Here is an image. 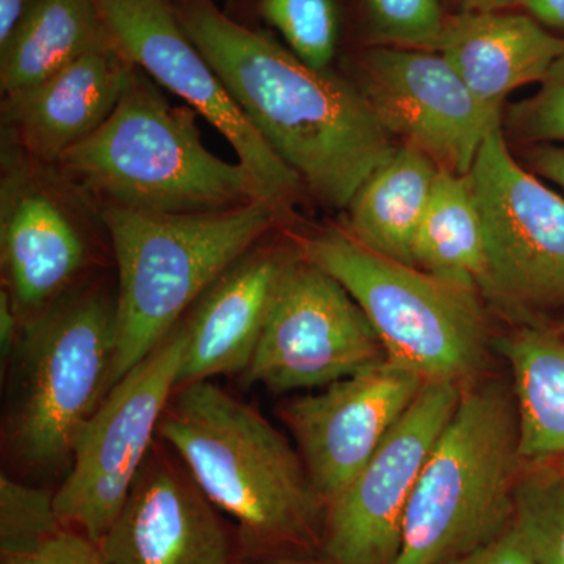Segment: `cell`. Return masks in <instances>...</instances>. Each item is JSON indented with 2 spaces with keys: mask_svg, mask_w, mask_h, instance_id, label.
Instances as JSON below:
<instances>
[{
  "mask_svg": "<svg viewBox=\"0 0 564 564\" xmlns=\"http://www.w3.org/2000/svg\"><path fill=\"white\" fill-rule=\"evenodd\" d=\"M182 28L212 68L318 202L344 209L395 148L358 87L311 68L261 32L226 17L212 0H181Z\"/></svg>",
  "mask_w": 564,
  "mask_h": 564,
  "instance_id": "obj_1",
  "label": "cell"
},
{
  "mask_svg": "<svg viewBox=\"0 0 564 564\" xmlns=\"http://www.w3.org/2000/svg\"><path fill=\"white\" fill-rule=\"evenodd\" d=\"M198 117L133 66L109 120L54 169L98 207L206 214L273 202L247 166L204 147Z\"/></svg>",
  "mask_w": 564,
  "mask_h": 564,
  "instance_id": "obj_2",
  "label": "cell"
},
{
  "mask_svg": "<svg viewBox=\"0 0 564 564\" xmlns=\"http://www.w3.org/2000/svg\"><path fill=\"white\" fill-rule=\"evenodd\" d=\"M159 434L248 544H322L325 505L302 455L250 404L210 381L180 386Z\"/></svg>",
  "mask_w": 564,
  "mask_h": 564,
  "instance_id": "obj_3",
  "label": "cell"
},
{
  "mask_svg": "<svg viewBox=\"0 0 564 564\" xmlns=\"http://www.w3.org/2000/svg\"><path fill=\"white\" fill-rule=\"evenodd\" d=\"M285 212L288 207L273 202L206 214L98 207L118 267L109 391L173 332L229 267L280 225Z\"/></svg>",
  "mask_w": 564,
  "mask_h": 564,
  "instance_id": "obj_4",
  "label": "cell"
},
{
  "mask_svg": "<svg viewBox=\"0 0 564 564\" xmlns=\"http://www.w3.org/2000/svg\"><path fill=\"white\" fill-rule=\"evenodd\" d=\"M525 464L510 381L463 386L411 496L395 564H444L502 536Z\"/></svg>",
  "mask_w": 564,
  "mask_h": 564,
  "instance_id": "obj_5",
  "label": "cell"
},
{
  "mask_svg": "<svg viewBox=\"0 0 564 564\" xmlns=\"http://www.w3.org/2000/svg\"><path fill=\"white\" fill-rule=\"evenodd\" d=\"M295 248L347 289L372 323L389 362L426 383L466 386L488 372L496 339L480 292L383 258L345 229L295 237Z\"/></svg>",
  "mask_w": 564,
  "mask_h": 564,
  "instance_id": "obj_6",
  "label": "cell"
},
{
  "mask_svg": "<svg viewBox=\"0 0 564 564\" xmlns=\"http://www.w3.org/2000/svg\"><path fill=\"white\" fill-rule=\"evenodd\" d=\"M117 300L99 289L62 296L21 323L9 411L21 462L52 469L73 459L85 425L109 392Z\"/></svg>",
  "mask_w": 564,
  "mask_h": 564,
  "instance_id": "obj_7",
  "label": "cell"
},
{
  "mask_svg": "<svg viewBox=\"0 0 564 564\" xmlns=\"http://www.w3.org/2000/svg\"><path fill=\"white\" fill-rule=\"evenodd\" d=\"M469 177L485 231L481 299L518 325H558L564 199L516 161L502 126L486 137Z\"/></svg>",
  "mask_w": 564,
  "mask_h": 564,
  "instance_id": "obj_8",
  "label": "cell"
},
{
  "mask_svg": "<svg viewBox=\"0 0 564 564\" xmlns=\"http://www.w3.org/2000/svg\"><path fill=\"white\" fill-rule=\"evenodd\" d=\"M185 337L181 323L104 397L74 447L70 470L54 494L63 524L93 543L118 518L177 389Z\"/></svg>",
  "mask_w": 564,
  "mask_h": 564,
  "instance_id": "obj_9",
  "label": "cell"
},
{
  "mask_svg": "<svg viewBox=\"0 0 564 564\" xmlns=\"http://www.w3.org/2000/svg\"><path fill=\"white\" fill-rule=\"evenodd\" d=\"M384 361L383 344L361 306L296 250L243 373L247 380L274 393L325 388Z\"/></svg>",
  "mask_w": 564,
  "mask_h": 564,
  "instance_id": "obj_10",
  "label": "cell"
},
{
  "mask_svg": "<svg viewBox=\"0 0 564 564\" xmlns=\"http://www.w3.org/2000/svg\"><path fill=\"white\" fill-rule=\"evenodd\" d=\"M96 6L111 44L124 58L209 121L270 198L289 209L303 181L240 109L169 0H96Z\"/></svg>",
  "mask_w": 564,
  "mask_h": 564,
  "instance_id": "obj_11",
  "label": "cell"
},
{
  "mask_svg": "<svg viewBox=\"0 0 564 564\" xmlns=\"http://www.w3.org/2000/svg\"><path fill=\"white\" fill-rule=\"evenodd\" d=\"M463 386L430 381L361 473L325 507L322 547L332 564H395L404 516Z\"/></svg>",
  "mask_w": 564,
  "mask_h": 564,
  "instance_id": "obj_12",
  "label": "cell"
},
{
  "mask_svg": "<svg viewBox=\"0 0 564 564\" xmlns=\"http://www.w3.org/2000/svg\"><path fill=\"white\" fill-rule=\"evenodd\" d=\"M358 69V87L384 128L441 170L469 174L486 137L502 126L437 52L377 44Z\"/></svg>",
  "mask_w": 564,
  "mask_h": 564,
  "instance_id": "obj_13",
  "label": "cell"
},
{
  "mask_svg": "<svg viewBox=\"0 0 564 564\" xmlns=\"http://www.w3.org/2000/svg\"><path fill=\"white\" fill-rule=\"evenodd\" d=\"M425 383L384 361L281 404L280 417L325 507L361 473Z\"/></svg>",
  "mask_w": 564,
  "mask_h": 564,
  "instance_id": "obj_14",
  "label": "cell"
},
{
  "mask_svg": "<svg viewBox=\"0 0 564 564\" xmlns=\"http://www.w3.org/2000/svg\"><path fill=\"white\" fill-rule=\"evenodd\" d=\"M10 165L0 195L3 280L21 323L65 296L88 261V245L63 177L47 165Z\"/></svg>",
  "mask_w": 564,
  "mask_h": 564,
  "instance_id": "obj_15",
  "label": "cell"
},
{
  "mask_svg": "<svg viewBox=\"0 0 564 564\" xmlns=\"http://www.w3.org/2000/svg\"><path fill=\"white\" fill-rule=\"evenodd\" d=\"M96 545L107 564H231L215 505L187 467L154 447Z\"/></svg>",
  "mask_w": 564,
  "mask_h": 564,
  "instance_id": "obj_16",
  "label": "cell"
},
{
  "mask_svg": "<svg viewBox=\"0 0 564 564\" xmlns=\"http://www.w3.org/2000/svg\"><path fill=\"white\" fill-rule=\"evenodd\" d=\"M132 68L113 44L96 47L46 80L3 96V128L20 154L54 166L109 120Z\"/></svg>",
  "mask_w": 564,
  "mask_h": 564,
  "instance_id": "obj_17",
  "label": "cell"
},
{
  "mask_svg": "<svg viewBox=\"0 0 564 564\" xmlns=\"http://www.w3.org/2000/svg\"><path fill=\"white\" fill-rule=\"evenodd\" d=\"M295 252L258 245L196 300L180 322L185 345L177 388L247 372Z\"/></svg>",
  "mask_w": 564,
  "mask_h": 564,
  "instance_id": "obj_18",
  "label": "cell"
},
{
  "mask_svg": "<svg viewBox=\"0 0 564 564\" xmlns=\"http://www.w3.org/2000/svg\"><path fill=\"white\" fill-rule=\"evenodd\" d=\"M433 52L454 66L486 113L502 121L508 96L545 79L564 55V39L527 13L458 11L448 14Z\"/></svg>",
  "mask_w": 564,
  "mask_h": 564,
  "instance_id": "obj_19",
  "label": "cell"
},
{
  "mask_svg": "<svg viewBox=\"0 0 564 564\" xmlns=\"http://www.w3.org/2000/svg\"><path fill=\"white\" fill-rule=\"evenodd\" d=\"M440 166L413 144L400 143L355 193L345 231L367 250L413 265V243Z\"/></svg>",
  "mask_w": 564,
  "mask_h": 564,
  "instance_id": "obj_20",
  "label": "cell"
},
{
  "mask_svg": "<svg viewBox=\"0 0 564 564\" xmlns=\"http://www.w3.org/2000/svg\"><path fill=\"white\" fill-rule=\"evenodd\" d=\"M494 347L511 369L522 458L564 456V334L552 325H518Z\"/></svg>",
  "mask_w": 564,
  "mask_h": 564,
  "instance_id": "obj_21",
  "label": "cell"
},
{
  "mask_svg": "<svg viewBox=\"0 0 564 564\" xmlns=\"http://www.w3.org/2000/svg\"><path fill=\"white\" fill-rule=\"evenodd\" d=\"M110 43L96 0H29L20 24L0 46L2 96L31 88Z\"/></svg>",
  "mask_w": 564,
  "mask_h": 564,
  "instance_id": "obj_22",
  "label": "cell"
},
{
  "mask_svg": "<svg viewBox=\"0 0 564 564\" xmlns=\"http://www.w3.org/2000/svg\"><path fill=\"white\" fill-rule=\"evenodd\" d=\"M413 263L440 280L478 291L485 231L469 174L440 170L413 243Z\"/></svg>",
  "mask_w": 564,
  "mask_h": 564,
  "instance_id": "obj_23",
  "label": "cell"
},
{
  "mask_svg": "<svg viewBox=\"0 0 564 564\" xmlns=\"http://www.w3.org/2000/svg\"><path fill=\"white\" fill-rule=\"evenodd\" d=\"M514 492L513 529L536 564H564V470L533 463Z\"/></svg>",
  "mask_w": 564,
  "mask_h": 564,
  "instance_id": "obj_24",
  "label": "cell"
},
{
  "mask_svg": "<svg viewBox=\"0 0 564 564\" xmlns=\"http://www.w3.org/2000/svg\"><path fill=\"white\" fill-rule=\"evenodd\" d=\"M261 11L292 54L311 68L328 70L339 41L334 0H261Z\"/></svg>",
  "mask_w": 564,
  "mask_h": 564,
  "instance_id": "obj_25",
  "label": "cell"
},
{
  "mask_svg": "<svg viewBox=\"0 0 564 564\" xmlns=\"http://www.w3.org/2000/svg\"><path fill=\"white\" fill-rule=\"evenodd\" d=\"M63 521L55 510L54 496L0 478V555L28 554L61 532Z\"/></svg>",
  "mask_w": 564,
  "mask_h": 564,
  "instance_id": "obj_26",
  "label": "cell"
},
{
  "mask_svg": "<svg viewBox=\"0 0 564 564\" xmlns=\"http://www.w3.org/2000/svg\"><path fill=\"white\" fill-rule=\"evenodd\" d=\"M377 44L434 51L448 14L440 0H362Z\"/></svg>",
  "mask_w": 564,
  "mask_h": 564,
  "instance_id": "obj_27",
  "label": "cell"
},
{
  "mask_svg": "<svg viewBox=\"0 0 564 564\" xmlns=\"http://www.w3.org/2000/svg\"><path fill=\"white\" fill-rule=\"evenodd\" d=\"M507 128L516 140L564 144V55L532 98L508 109Z\"/></svg>",
  "mask_w": 564,
  "mask_h": 564,
  "instance_id": "obj_28",
  "label": "cell"
},
{
  "mask_svg": "<svg viewBox=\"0 0 564 564\" xmlns=\"http://www.w3.org/2000/svg\"><path fill=\"white\" fill-rule=\"evenodd\" d=\"M2 564H107L98 545L84 533L63 527L28 554L3 556Z\"/></svg>",
  "mask_w": 564,
  "mask_h": 564,
  "instance_id": "obj_29",
  "label": "cell"
},
{
  "mask_svg": "<svg viewBox=\"0 0 564 564\" xmlns=\"http://www.w3.org/2000/svg\"><path fill=\"white\" fill-rule=\"evenodd\" d=\"M444 564H536L519 540L513 525L496 541Z\"/></svg>",
  "mask_w": 564,
  "mask_h": 564,
  "instance_id": "obj_30",
  "label": "cell"
},
{
  "mask_svg": "<svg viewBox=\"0 0 564 564\" xmlns=\"http://www.w3.org/2000/svg\"><path fill=\"white\" fill-rule=\"evenodd\" d=\"M527 170L564 188V144H534L527 155Z\"/></svg>",
  "mask_w": 564,
  "mask_h": 564,
  "instance_id": "obj_31",
  "label": "cell"
},
{
  "mask_svg": "<svg viewBox=\"0 0 564 564\" xmlns=\"http://www.w3.org/2000/svg\"><path fill=\"white\" fill-rule=\"evenodd\" d=\"M21 334V318L9 291H0V355L2 362L10 361Z\"/></svg>",
  "mask_w": 564,
  "mask_h": 564,
  "instance_id": "obj_32",
  "label": "cell"
},
{
  "mask_svg": "<svg viewBox=\"0 0 564 564\" xmlns=\"http://www.w3.org/2000/svg\"><path fill=\"white\" fill-rule=\"evenodd\" d=\"M516 9L524 10L545 29L564 39V0H519Z\"/></svg>",
  "mask_w": 564,
  "mask_h": 564,
  "instance_id": "obj_33",
  "label": "cell"
},
{
  "mask_svg": "<svg viewBox=\"0 0 564 564\" xmlns=\"http://www.w3.org/2000/svg\"><path fill=\"white\" fill-rule=\"evenodd\" d=\"M29 0H0V46L9 41L20 24Z\"/></svg>",
  "mask_w": 564,
  "mask_h": 564,
  "instance_id": "obj_34",
  "label": "cell"
},
{
  "mask_svg": "<svg viewBox=\"0 0 564 564\" xmlns=\"http://www.w3.org/2000/svg\"><path fill=\"white\" fill-rule=\"evenodd\" d=\"M519 0H458L459 11L510 10L518 7Z\"/></svg>",
  "mask_w": 564,
  "mask_h": 564,
  "instance_id": "obj_35",
  "label": "cell"
},
{
  "mask_svg": "<svg viewBox=\"0 0 564 564\" xmlns=\"http://www.w3.org/2000/svg\"><path fill=\"white\" fill-rule=\"evenodd\" d=\"M231 564H252V563H231ZM269 564H332V563H313V562H280V563H269Z\"/></svg>",
  "mask_w": 564,
  "mask_h": 564,
  "instance_id": "obj_36",
  "label": "cell"
},
{
  "mask_svg": "<svg viewBox=\"0 0 564 564\" xmlns=\"http://www.w3.org/2000/svg\"><path fill=\"white\" fill-rule=\"evenodd\" d=\"M555 328H558L560 332H562L564 334V321L560 322L558 325H555Z\"/></svg>",
  "mask_w": 564,
  "mask_h": 564,
  "instance_id": "obj_37",
  "label": "cell"
}]
</instances>
